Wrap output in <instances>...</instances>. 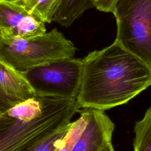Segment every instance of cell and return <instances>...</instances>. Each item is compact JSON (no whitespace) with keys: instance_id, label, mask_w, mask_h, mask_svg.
<instances>
[{"instance_id":"3957f363","label":"cell","mask_w":151,"mask_h":151,"mask_svg":"<svg viewBox=\"0 0 151 151\" xmlns=\"http://www.w3.org/2000/svg\"><path fill=\"white\" fill-rule=\"evenodd\" d=\"M76 51L74 44L57 28L29 38H0V58L21 73L55 60L72 58Z\"/></svg>"},{"instance_id":"5b68a950","label":"cell","mask_w":151,"mask_h":151,"mask_svg":"<svg viewBox=\"0 0 151 151\" xmlns=\"http://www.w3.org/2000/svg\"><path fill=\"white\" fill-rule=\"evenodd\" d=\"M83 73V59L55 60L23 73L36 94L76 100Z\"/></svg>"},{"instance_id":"ac0fdd59","label":"cell","mask_w":151,"mask_h":151,"mask_svg":"<svg viewBox=\"0 0 151 151\" xmlns=\"http://www.w3.org/2000/svg\"><path fill=\"white\" fill-rule=\"evenodd\" d=\"M91 1H92V2H93V0H91Z\"/></svg>"},{"instance_id":"8fae6325","label":"cell","mask_w":151,"mask_h":151,"mask_svg":"<svg viewBox=\"0 0 151 151\" xmlns=\"http://www.w3.org/2000/svg\"><path fill=\"white\" fill-rule=\"evenodd\" d=\"M42 109V96L36 94L35 97L25 100L9 108L6 110V114L12 118L28 121L40 114Z\"/></svg>"},{"instance_id":"9a60e30c","label":"cell","mask_w":151,"mask_h":151,"mask_svg":"<svg viewBox=\"0 0 151 151\" xmlns=\"http://www.w3.org/2000/svg\"><path fill=\"white\" fill-rule=\"evenodd\" d=\"M99 151H114V149L112 146L111 142L106 144Z\"/></svg>"},{"instance_id":"2e32d148","label":"cell","mask_w":151,"mask_h":151,"mask_svg":"<svg viewBox=\"0 0 151 151\" xmlns=\"http://www.w3.org/2000/svg\"><path fill=\"white\" fill-rule=\"evenodd\" d=\"M10 117H9L6 114V111H0V123L4 122V120H5Z\"/></svg>"},{"instance_id":"6da1fadb","label":"cell","mask_w":151,"mask_h":151,"mask_svg":"<svg viewBox=\"0 0 151 151\" xmlns=\"http://www.w3.org/2000/svg\"><path fill=\"white\" fill-rule=\"evenodd\" d=\"M151 85V68L114 41L83 58L76 99L81 109L104 111L124 104Z\"/></svg>"},{"instance_id":"9c48e42d","label":"cell","mask_w":151,"mask_h":151,"mask_svg":"<svg viewBox=\"0 0 151 151\" xmlns=\"http://www.w3.org/2000/svg\"><path fill=\"white\" fill-rule=\"evenodd\" d=\"M91 8L94 6L91 0H61L52 21L68 27L86 10Z\"/></svg>"},{"instance_id":"8992f818","label":"cell","mask_w":151,"mask_h":151,"mask_svg":"<svg viewBox=\"0 0 151 151\" xmlns=\"http://www.w3.org/2000/svg\"><path fill=\"white\" fill-rule=\"evenodd\" d=\"M45 33L44 21L11 0H0V38H25Z\"/></svg>"},{"instance_id":"ba28073f","label":"cell","mask_w":151,"mask_h":151,"mask_svg":"<svg viewBox=\"0 0 151 151\" xmlns=\"http://www.w3.org/2000/svg\"><path fill=\"white\" fill-rule=\"evenodd\" d=\"M35 95L24 75L0 58V102L9 109Z\"/></svg>"},{"instance_id":"e0dca14e","label":"cell","mask_w":151,"mask_h":151,"mask_svg":"<svg viewBox=\"0 0 151 151\" xmlns=\"http://www.w3.org/2000/svg\"><path fill=\"white\" fill-rule=\"evenodd\" d=\"M9 109L0 102V111H6Z\"/></svg>"},{"instance_id":"52a82bcc","label":"cell","mask_w":151,"mask_h":151,"mask_svg":"<svg viewBox=\"0 0 151 151\" xmlns=\"http://www.w3.org/2000/svg\"><path fill=\"white\" fill-rule=\"evenodd\" d=\"M85 109L87 123L71 151H99L111 142L114 124L110 119L103 111Z\"/></svg>"},{"instance_id":"5bb4252c","label":"cell","mask_w":151,"mask_h":151,"mask_svg":"<svg viewBox=\"0 0 151 151\" xmlns=\"http://www.w3.org/2000/svg\"><path fill=\"white\" fill-rule=\"evenodd\" d=\"M117 0H93V2L97 9L104 12H113L115 4Z\"/></svg>"},{"instance_id":"7a4b0ae2","label":"cell","mask_w":151,"mask_h":151,"mask_svg":"<svg viewBox=\"0 0 151 151\" xmlns=\"http://www.w3.org/2000/svg\"><path fill=\"white\" fill-rule=\"evenodd\" d=\"M42 96V110L33 119L10 117L0 123V151H29L47 136L70 124L78 112L76 100Z\"/></svg>"},{"instance_id":"7c38bea8","label":"cell","mask_w":151,"mask_h":151,"mask_svg":"<svg viewBox=\"0 0 151 151\" xmlns=\"http://www.w3.org/2000/svg\"><path fill=\"white\" fill-rule=\"evenodd\" d=\"M134 151H151V107L134 126Z\"/></svg>"},{"instance_id":"277c9868","label":"cell","mask_w":151,"mask_h":151,"mask_svg":"<svg viewBox=\"0 0 151 151\" xmlns=\"http://www.w3.org/2000/svg\"><path fill=\"white\" fill-rule=\"evenodd\" d=\"M115 41L151 68V0H117Z\"/></svg>"},{"instance_id":"30bf717a","label":"cell","mask_w":151,"mask_h":151,"mask_svg":"<svg viewBox=\"0 0 151 151\" xmlns=\"http://www.w3.org/2000/svg\"><path fill=\"white\" fill-rule=\"evenodd\" d=\"M45 23L52 21L61 0H11Z\"/></svg>"},{"instance_id":"4fadbf2b","label":"cell","mask_w":151,"mask_h":151,"mask_svg":"<svg viewBox=\"0 0 151 151\" xmlns=\"http://www.w3.org/2000/svg\"><path fill=\"white\" fill-rule=\"evenodd\" d=\"M71 123L47 136L37 143L29 151H55L63 137L68 131Z\"/></svg>"}]
</instances>
